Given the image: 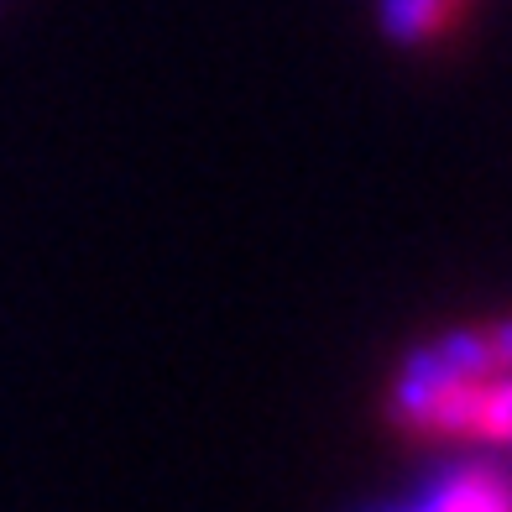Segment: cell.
<instances>
[{"instance_id":"cell-1","label":"cell","mask_w":512,"mask_h":512,"mask_svg":"<svg viewBox=\"0 0 512 512\" xmlns=\"http://www.w3.org/2000/svg\"><path fill=\"white\" fill-rule=\"evenodd\" d=\"M387 413L418 439H486L502 445L512 418L507 382V330H450L392 371Z\"/></svg>"},{"instance_id":"cell-2","label":"cell","mask_w":512,"mask_h":512,"mask_svg":"<svg viewBox=\"0 0 512 512\" xmlns=\"http://www.w3.org/2000/svg\"><path fill=\"white\" fill-rule=\"evenodd\" d=\"M392 512H507V486L492 465H460L450 476H434L408 507Z\"/></svg>"},{"instance_id":"cell-3","label":"cell","mask_w":512,"mask_h":512,"mask_svg":"<svg viewBox=\"0 0 512 512\" xmlns=\"http://www.w3.org/2000/svg\"><path fill=\"white\" fill-rule=\"evenodd\" d=\"M455 6H465V0H455Z\"/></svg>"}]
</instances>
